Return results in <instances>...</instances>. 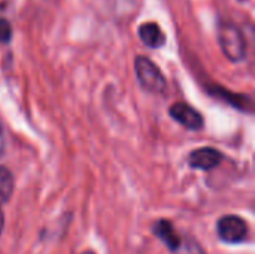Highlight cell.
Listing matches in <instances>:
<instances>
[{"mask_svg": "<svg viewBox=\"0 0 255 254\" xmlns=\"http://www.w3.org/2000/svg\"><path fill=\"white\" fill-rule=\"evenodd\" d=\"M218 42L224 55L230 61H241L245 58V37L233 22H221L218 28Z\"/></svg>", "mask_w": 255, "mask_h": 254, "instance_id": "cell-1", "label": "cell"}, {"mask_svg": "<svg viewBox=\"0 0 255 254\" xmlns=\"http://www.w3.org/2000/svg\"><path fill=\"white\" fill-rule=\"evenodd\" d=\"M134 69L140 85L151 93H163L166 90V78L158 66L148 57H137L134 60Z\"/></svg>", "mask_w": 255, "mask_h": 254, "instance_id": "cell-2", "label": "cell"}, {"mask_svg": "<svg viewBox=\"0 0 255 254\" xmlns=\"http://www.w3.org/2000/svg\"><path fill=\"white\" fill-rule=\"evenodd\" d=\"M218 237L229 244L242 243L248 235V226L239 216H224L217 225Z\"/></svg>", "mask_w": 255, "mask_h": 254, "instance_id": "cell-3", "label": "cell"}, {"mask_svg": "<svg viewBox=\"0 0 255 254\" xmlns=\"http://www.w3.org/2000/svg\"><path fill=\"white\" fill-rule=\"evenodd\" d=\"M169 112L179 124H182L190 130H199L203 127V117L200 115V112L187 103L178 102L170 106Z\"/></svg>", "mask_w": 255, "mask_h": 254, "instance_id": "cell-4", "label": "cell"}, {"mask_svg": "<svg viewBox=\"0 0 255 254\" xmlns=\"http://www.w3.org/2000/svg\"><path fill=\"white\" fill-rule=\"evenodd\" d=\"M221 162V154L215 148H199L190 154L188 163L194 169H202V171H209L215 168Z\"/></svg>", "mask_w": 255, "mask_h": 254, "instance_id": "cell-5", "label": "cell"}, {"mask_svg": "<svg viewBox=\"0 0 255 254\" xmlns=\"http://www.w3.org/2000/svg\"><path fill=\"white\" fill-rule=\"evenodd\" d=\"M142 42L149 48H160L166 43V34L155 22H145L139 27Z\"/></svg>", "mask_w": 255, "mask_h": 254, "instance_id": "cell-6", "label": "cell"}, {"mask_svg": "<svg viewBox=\"0 0 255 254\" xmlns=\"http://www.w3.org/2000/svg\"><path fill=\"white\" fill-rule=\"evenodd\" d=\"M154 234L172 250L176 252L181 246H182V240L181 237L176 234V231L173 229V226L167 222V220H160L155 223L154 226Z\"/></svg>", "mask_w": 255, "mask_h": 254, "instance_id": "cell-7", "label": "cell"}, {"mask_svg": "<svg viewBox=\"0 0 255 254\" xmlns=\"http://www.w3.org/2000/svg\"><path fill=\"white\" fill-rule=\"evenodd\" d=\"M13 192V175L9 169L0 168V202H6Z\"/></svg>", "mask_w": 255, "mask_h": 254, "instance_id": "cell-8", "label": "cell"}, {"mask_svg": "<svg viewBox=\"0 0 255 254\" xmlns=\"http://www.w3.org/2000/svg\"><path fill=\"white\" fill-rule=\"evenodd\" d=\"M12 39V25L7 19L0 18V43H7Z\"/></svg>", "mask_w": 255, "mask_h": 254, "instance_id": "cell-9", "label": "cell"}, {"mask_svg": "<svg viewBox=\"0 0 255 254\" xmlns=\"http://www.w3.org/2000/svg\"><path fill=\"white\" fill-rule=\"evenodd\" d=\"M181 254H203V252L197 247V244H196V246L191 244V246L185 247V249H184V253Z\"/></svg>", "mask_w": 255, "mask_h": 254, "instance_id": "cell-10", "label": "cell"}, {"mask_svg": "<svg viewBox=\"0 0 255 254\" xmlns=\"http://www.w3.org/2000/svg\"><path fill=\"white\" fill-rule=\"evenodd\" d=\"M4 153V133H3V129H1V124H0V156Z\"/></svg>", "mask_w": 255, "mask_h": 254, "instance_id": "cell-11", "label": "cell"}, {"mask_svg": "<svg viewBox=\"0 0 255 254\" xmlns=\"http://www.w3.org/2000/svg\"><path fill=\"white\" fill-rule=\"evenodd\" d=\"M3 226H4V216H3V211H1V208H0V235H1Z\"/></svg>", "mask_w": 255, "mask_h": 254, "instance_id": "cell-12", "label": "cell"}, {"mask_svg": "<svg viewBox=\"0 0 255 254\" xmlns=\"http://www.w3.org/2000/svg\"><path fill=\"white\" fill-rule=\"evenodd\" d=\"M82 254H94V253H93V252H84Z\"/></svg>", "mask_w": 255, "mask_h": 254, "instance_id": "cell-13", "label": "cell"}]
</instances>
